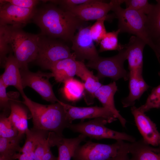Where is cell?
Segmentation results:
<instances>
[{
    "instance_id": "obj_3",
    "label": "cell",
    "mask_w": 160,
    "mask_h": 160,
    "mask_svg": "<svg viewBox=\"0 0 160 160\" xmlns=\"http://www.w3.org/2000/svg\"><path fill=\"white\" fill-rule=\"evenodd\" d=\"M0 27L4 30L20 69L28 68V63L35 60L37 56L39 35L26 32L18 26Z\"/></svg>"
},
{
    "instance_id": "obj_16",
    "label": "cell",
    "mask_w": 160,
    "mask_h": 160,
    "mask_svg": "<svg viewBox=\"0 0 160 160\" xmlns=\"http://www.w3.org/2000/svg\"><path fill=\"white\" fill-rule=\"evenodd\" d=\"M51 147L56 146L58 150L57 160H71L76 148L86 140L85 135L80 134L74 138H68L49 132L48 135Z\"/></svg>"
},
{
    "instance_id": "obj_23",
    "label": "cell",
    "mask_w": 160,
    "mask_h": 160,
    "mask_svg": "<svg viewBox=\"0 0 160 160\" xmlns=\"http://www.w3.org/2000/svg\"><path fill=\"white\" fill-rule=\"evenodd\" d=\"M21 103L11 98L10 113L8 118L18 131V134L24 135L28 129V111Z\"/></svg>"
},
{
    "instance_id": "obj_7",
    "label": "cell",
    "mask_w": 160,
    "mask_h": 160,
    "mask_svg": "<svg viewBox=\"0 0 160 160\" xmlns=\"http://www.w3.org/2000/svg\"><path fill=\"white\" fill-rule=\"evenodd\" d=\"M127 54V50L124 47L114 56L108 57L99 56L94 60L88 61L86 66L97 71V76L99 79L108 77L115 81L120 79L127 81L129 79V72L124 66Z\"/></svg>"
},
{
    "instance_id": "obj_9",
    "label": "cell",
    "mask_w": 160,
    "mask_h": 160,
    "mask_svg": "<svg viewBox=\"0 0 160 160\" xmlns=\"http://www.w3.org/2000/svg\"><path fill=\"white\" fill-rule=\"evenodd\" d=\"M23 88L29 87L37 92L46 101L54 103L59 100L55 96L49 79L52 77L51 73L40 71L36 72L30 71L28 68L20 69Z\"/></svg>"
},
{
    "instance_id": "obj_11",
    "label": "cell",
    "mask_w": 160,
    "mask_h": 160,
    "mask_svg": "<svg viewBox=\"0 0 160 160\" xmlns=\"http://www.w3.org/2000/svg\"><path fill=\"white\" fill-rule=\"evenodd\" d=\"M35 9L22 8L0 0V25L23 28L32 20Z\"/></svg>"
},
{
    "instance_id": "obj_39",
    "label": "cell",
    "mask_w": 160,
    "mask_h": 160,
    "mask_svg": "<svg viewBox=\"0 0 160 160\" xmlns=\"http://www.w3.org/2000/svg\"><path fill=\"white\" fill-rule=\"evenodd\" d=\"M155 46L156 51L154 52L160 64V38L153 41ZM160 76V70L158 73Z\"/></svg>"
},
{
    "instance_id": "obj_25",
    "label": "cell",
    "mask_w": 160,
    "mask_h": 160,
    "mask_svg": "<svg viewBox=\"0 0 160 160\" xmlns=\"http://www.w3.org/2000/svg\"><path fill=\"white\" fill-rule=\"evenodd\" d=\"M49 132L33 127L26 131V138L25 143L21 147L20 153H25L34 151L39 143L47 138Z\"/></svg>"
},
{
    "instance_id": "obj_20",
    "label": "cell",
    "mask_w": 160,
    "mask_h": 160,
    "mask_svg": "<svg viewBox=\"0 0 160 160\" xmlns=\"http://www.w3.org/2000/svg\"><path fill=\"white\" fill-rule=\"evenodd\" d=\"M128 150L131 160H160V145L153 146L142 139L129 142Z\"/></svg>"
},
{
    "instance_id": "obj_36",
    "label": "cell",
    "mask_w": 160,
    "mask_h": 160,
    "mask_svg": "<svg viewBox=\"0 0 160 160\" xmlns=\"http://www.w3.org/2000/svg\"><path fill=\"white\" fill-rule=\"evenodd\" d=\"M51 147L48 136L41 141L36 146L34 152V160H39Z\"/></svg>"
},
{
    "instance_id": "obj_12",
    "label": "cell",
    "mask_w": 160,
    "mask_h": 160,
    "mask_svg": "<svg viewBox=\"0 0 160 160\" xmlns=\"http://www.w3.org/2000/svg\"><path fill=\"white\" fill-rule=\"evenodd\" d=\"M60 103L64 107L68 119L72 123L77 119L83 121L86 119L102 118L107 119L109 123L117 119L110 110L103 107H77L60 101Z\"/></svg>"
},
{
    "instance_id": "obj_24",
    "label": "cell",
    "mask_w": 160,
    "mask_h": 160,
    "mask_svg": "<svg viewBox=\"0 0 160 160\" xmlns=\"http://www.w3.org/2000/svg\"><path fill=\"white\" fill-rule=\"evenodd\" d=\"M153 4L150 13L147 15L145 26L151 39L154 41L160 38V0Z\"/></svg>"
},
{
    "instance_id": "obj_18",
    "label": "cell",
    "mask_w": 160,
    "mask_h": 160,
    "mask_svg": "<svg viewBox=\"0 0 160 160\" xmlns=\"http://www.w3.org/2000/svg\"><path fill=\"white\" fill-rule=\"evenodd\" d=\"M4 67L5 70L1 76L0 79L7 87L10 86H13L20 92L22 97L25 95L20 67L12 52L9 54Z\"/></svg>"
},
{
    "instance_id": "obj_8",
    "label": "cell",
    "mask_w": 160,
    "mask_h": 160,
    "mask_svg": "<svg viewBox=\"0 0 160 160\" xmlns=\"http://www.w3.org/2000/svg\"><path fill=\"white\" fill-rule=\"evenodd\" d=\"M112 144L95 143L91 140L80 145L76 149L73 160H109L120 151L125 141H116Z\"/></svg>"
},
{
    "instance_id": "obj_15",
    "label": "cell",
    "mask_w": 160,
    "mask_h": 160,
    "mask_svg": "<svg viewBox=\"0 0 160 160\" xmlns=\"http://www.w3.org/2000/svg\"><path fill=\"white\" fill-rule=\"evenodd\" d=\"M146 44L139 38L132 36L125 47L127 51V60L129 75H142L143 53Z\"/></svg>"
},
{
    "instance_id": "obj_40",
    "label": "cell",
    "mask_w": 160,
    "mask_h": 160,
    "mask_svg": "<svg viewBox=\"0 0 160 160\" xmlns=\"http://www.w3.org/2000/svg\"><path fill=\"white\" fill-rule=\"evenodd\" d=\"M39 160H57V157L53 154L50 148Z\"/></svg>"
},
{
    "instance_id": "obj_1",
    "label": "cell",
    "mask_w": 160,
    "mask_h": 160,
    "mask_svg": "<svg viewBox=\"0 0 160 160\" xmlns=\"http://www.w3.org/2000/svg\"><path fill=\"white\" fill-rule=\"evenodd\" d=\"M36 8L32 20L40 28V34L54 39L71 41L76 30L84 22L57 5L41 0Z\"/></svg>"
},
{
    "instance_id": "obj_5",
    "label": "cell",
    "mask_w": 160,
    "mask_h": 160,
    "mask_svg": "<svg viewBox=\"0 0 160 160\" xmlns=\"http://www.w3.org/2000/svg\"><path fill=\"white\" fill-rule=\"evenodd\" d=\"M108 123H109L107 119L98 118L86 122L81 121L77 124L72 123L68 128L73 132L80 133L87 137L97 140L110 139L129 142L136 140L135 137L130 135L106 127L105 125Z\"/></svg>"
},
{
    "instance_id": "obj_26",
    "label": "cell",
    "mask_w": 160,
    "mask_h": 160,
    "mask_svg": "<svg viewBox=\"0 0 160 160\" xmlns=\"http://www.w3.org/2000/svg\"><path fill=\"white\" fill-rule=\"evenodd\" d=\"M63 83L62 92L68 100L75 102L83 96L84 87L83 83L73 78L67 80Z\"/></svg>"
},
{
    "instance_id": "obj_33",
    "label": "cell",
    "mask_w": 160,
    "mask_h": 160,
    "mask_svg": "<svg viewBox=\"0 0 160 160\" xmlns=\"http://www.w3.org/2000/svg\"><path fill=\"white\" fill-rule=\"evenodd\" d=\"M12 52L8 43L2 28L0 27V61L1 65L4 67L8 54Z\"/></svg>"
},
{
    "instance_id": "obj_29",
    "label": "cell",
    "mask_w": 160,
    "mask_h": 160,
    "mask_svg": "<svg viewBox=\"0 0 160 160\" xmlns=\"http://www.w3.org/2000/svg\"><path fill=\"white\" fill-rule=\"evenodd\" d=\"M138 108L145 113L153 108H160V84L152 89L145 103Z\"/></svg>"
},
{
    "instance_id": "obj_2",
    "label": "cell",
    "mask_w": 160,
    "mask_h": 160,
    "mask_svg": "<svg viewBox=\"0 0 160 160\" xmlns=\"http://www.w3.org/2000/svg\"><path fill=\"white\" fill-rule=\"evenodd\" d=\"M25 105L31 112L33 127L55 132L63 137V133L72 124L68 119L63 106L57 102L43 105L31 100L25 95L22 96Z\"/></svg>"
},
{
    "instance_id": "obj_31",
    "label": "cell",
    "mask_w": 160,
    "mask_h": 160,
    "mask_svg": "<svg viewBox=\"0 0 160 160\" xmlns=\"http://www.w3.org/2000/svg\"><path fill=\"white\" fill-rule=\"evenodd\" d=\"M111 18L110 15L104 17L96 20L95 22L90 26V33L94 42L97 44H99L100 41L107 33L104 25V21L108 18Z\"/></svg>"
},
{
    "instance_id": "obj_13",
    "label": "cell",
    "mask_w": 160,
    "mask_h": 160,
    "mask_svg": "<svg viewBox=\"0 0 160 160\" xmlns=\"http://www.w3.org/2000/svg\"><path fill=\"white\" fill-rule=\"evenodd\" d=\"M113 5L112 0L107 3L102 0H92L66 11L71 12L83 22L96 20L109 15L108 13L111 10Z\"/></svg>"
},
{
    "instance_id": "obj_37",
    "label": "cell",
    "mask_w": 160,
    "mask_h": 160,
    "mask_svg": "<svg viewBox=\"0 0 160 160\" xmlns=\"http://www.w3.org/2000/svg\"><path fill=\"white\" fill-rule=\"evenodd\" d=\"M5 2L22 8L33 9L40 4V1L36 0H4Z\"/></svg>"
},
{
    "instance_id": "obj_19",
    "label": "cell",
    "mask_w": 160,
    "mask_h": 160,
    "mask_svg": "<svg viewBox=\"0 0 160 160\" xmlns=\"http://www.w3.org/2000/svg\"><path fill=\"white\" fill-rule=\"evenodd\" d=\"M115 81L108 84L102 85L95 93V97L101 103L103 107L110 110L119 120L122 126L125 127L126 120L120 114L115 107L114 95L117 91Z\"/></svg>"
},
{
    "instance_id": "obj_4",
    "label": "cell",
    "mask_w": 160,
    "mask_h": 160,
    "mask_svg": "<svg viewBox=\"0 0 160 160\" xmlns=\"http://www.w3.org/2000/svg\"><path fill=\"white\" fill-rule=\"evenodd\" d=\"M113 12L118 19V29L120 33H127L142 40L155 52V46L149 37L145 26L147 16L134 10L124 9L121 5L124 0H112Z\"/></svg>"
},
{
    "instance_id": "obj_42",
    "label": "cell",
    "mask_w": 160,
    "mask_h": 160,
    "mask_svg": "<svg viewBox=\"0 0 160 160\" xmlns=\"http://www.w3.org/2000/svg\"><path fill=\"white\" fill-rule=\"evenodd\" d=\"M123 160H131V159L129 158V154L127 155Z\"/></svg>"
},
{
    "instance_id": "obj_22",
    "label": "cell",
    "mask_w": 160,
    "mask_h": 160,
    "mask_svg": "<svg viewBox=\"0 0 160 160\" xmlns=\"http://www.w3.org/2000/svg\"><path fill=\"white\" fill-rule=\"evenodd\" d=\"M129 94L121 100L124 108L134 105L136 101L139 100L143 93L149 88L143 75H129Z\"/></svg>"
},
{
    "instance_id": "obj_41",
    "label": "cell",
    "mask_w": 160,
    "mask_h": 160,
    "mask_svg": "<svg viewBox=\"0 0 160 160\" xmlns=\"http://www.w3.org/2000/svg\"><path fill=\"white\" fill-rule=\"evenodd\" d=\"M17 153L13 156H8L0 155V160H14L17 159Z\"/></svg>"
},
{
    "instance_id": "obj_38",
    "label": "cell",
    "mask_w": 160,
    "mask_h": 160,
    "mask_svg": "<svg viewBox=\"0 0 160 160\" xmlns=\"http://www.w3.org/2000/svg\"><path fill=\"white\" fill-rule=\"evenodd\" d=\"M34 151L20 153H18L17 155V159L18 160H34Z\"/></svg>"
},
{
    "instance_id": "obj_10",
    "label": "cell",
    "mask_w": 160,
    "mask_h": 160,
    "mask_svg": "<svg viewBox=\"0 0 160 160\" xmlns=\"http://www.w3.org/2000/svg\"><path fill=\"white\" fill-rule=\"evenodd\" d=\"M90 26L80 27L71 40V49L78 61L92 60L99 56L91 35Z\"/></svg>"
},
{
    "instance_id": "obj_35",
    "label": "cell",
    "mask_w": 160,
    "mask_h": 160,
    "mask_svg": "<svg viewBox=\"0 0 160 160\" xmlns=\"http://www.w3.org/2000/svg\"><path fill=\"white\" fill-rule=\"evenodd\" d=\"M7 87L1 80L0 79V107L4 113L10 111V100L11 98L8 96L6 92Z\"/></svg>"
},
{
    "instance_id": "obj_21",
    "label": "cell",
    "mask_w": 160,
    "mask_h": 160,
    "mask_svg": "<svg viewBox=\"0 0 160 160\" xmlns=\"http://www.w3.org/2000/svg\"><path fill=\"white\" fill-rule=\"evenodd\" d=\"M79 65V61L76 60L74 55L58 61L50 70L57 82L64 83L76 75Z\"/></svg>"
},
{
    "instance_id": "obj_17",
    "label": "cell",
    "mask_w": 160,
    "mask_h": 160,
    "mask_svg": "<svg viewBox=\"0 0 160 160\" xmlns=\"http://www.w3.org/2000/svg\"><path fill=\"white\" fill-rule=\"evenodd\" d=\"M76 75L83 81L84 91L83 95L87 104L90 105L94 103L95 93L103 84L99 79L90 71L83 61H79V65Z\"/></svg>"
},
{
    "instance_id": "obj_14",
    "label": "cell",
    "mask_w": 160,
    "mask_h": 160,
    "mask_svg": "<svg viewBox=\"0 0 160 160\" xmlns=\"http://www.w3.org/2000/svg\"><path fill=\"white\" fill-rule=\"evenodd\" d=\"M131 111L143 141L153 146L159 145L160 132L158 131L156 124L138 108L134 105L131 107Z\"/></svg>"
},
{
    "instance_id": "obj_27",
    "label": "cell",
    "mask_w": 160,
    "mask_h": 160,
    "mask_svg": "<svg viewBox=\"0 0 160 160\" xmlns=\"http://www.w3.org/2000/svg\"><path fill=\"white\" fill-rule=\"evenodd\" d=\"M23 135L18 134L11 138L0 137V155L13 156L17 152L20 153L21 147L20 144Z\"/></svg>"
},
{
    "instance_id": "obj_28",
    "label": "cell",
    "mask_w": 160,
    "mask_h": 160,
    "mask_svg": "<svg viewBox=\"0 0 160 160\" xmlns=\"http://www.w3.org/2000/svg\"><path fill=\"white\" fill-rule=\"evenodd\" d=\"M120 33V31L118 29L116 31L108 32L106 33L100 41L99 52L111 50L120 51L124 48V45L119 42L118 36Z\"/></svg>"
},
{
    "instance_id": "obj_6",
    "label": "cell",
    "mask_w": 160,
    "mask_h": 160,
    "mask_svg": "<svg viewBox=\"0 0 160 160\" xmlns=\"http://www.w3.org/2000/svg\"><path fill=\"white\" fill-rule=\"evenodd\" d=\"M38 35V54L35 60L43 68L50 70L58 61L74 55L63 42L40 33Z\"/></svg>"
},
{
    "instance_id": "obj_34",
    "label": "cell",
    "mask_w": 160,
    "mask_h": 160,
    "mask_svg": "<svg viewBox=\"0 0 160 160\" xmlns=\"http://www.w3.org/2000/svg\"><path fill=\"white\" fill-rule=\"evenodd\" d=\"M92 0H47L67 10L79 5L90 2Z\"/></svg>"
},
{
    "instance_id": "obj_32",
    "label": "cell",
    "mask_w": 160,
    "mask_h": 160,
    "mask_svg": "<svg viewBox=\"0 0 160 160\" xmlns=\"http://www.w3.org/2000/svg\"><path fill=\"white\" fill-rule=\"evenodd\" d=\"M126 8L148 15L150 12L153 4L147 0H124Z\"/></svg>"
},
{
    "instance_id": "obj_30",
    "label": "cell",
    "mask_w": 160,
    "mask_h": 160,
    "mask_svg": "<svg viewBox=\"0 0 160 160\" xmlns=\"http://www.w3.org/2000/svg\"><path fill=\"white\" fill-rule=\"evenodd\" d=\"M18 134L17 130L4 113L0 116V137L11 138Z\"/></svg>"
}]
</instances>
